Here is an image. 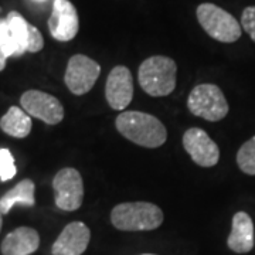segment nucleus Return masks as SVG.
Returning <instances> with one entry per match:
<instances>
[{"label": "nucleus", "instance_id": "nucleus-1", "mask_svg": "<svg viewBox=\"0 0 255 255\" xmlns=\"http://www.w3.org/2000/svg\"><path fill=\"white\" fill-rule=\"evenodd\" d=\"M118 132L143 147H159L167 139V130L159 119L139 111H125L115 121Z\"/></svg>", "mask_w": 255, "mask_h": 255}, {"label": "nucleus", "instance_id": "nucleus-2", "mask_svg": "<svg viewBox=\"0 0 255 255\" xmlns=\"http://www.w3.org/2000/svg\"><path fill=\"white\" fill-rule=\"evenodd\" d=\"M112 226L121 231H150L163 223V211L153 203H121L111 213Z\"/></svg>", "mask_w": 255, "mask_h": 255}, {"label": "nucleus", "instance_id": "nucleus-3", "mask_svg": "<svg viewBox=\"0 0 255 255\" xmlns=\"http://www.w3.org/2000/svg\"><path fill=\"white\" fill-rule=\"evenodd\" d=\"M177 65L172 58L153 55L140 64L137 81L140 88L150 97H167L176 88Z\"/></svg>", "mask_w": 255, "mask_h": 255}, {"label": "nucleus", "instance_id": "nucleus-4", "mask_svg": "<svg viewBox=\"0 0 255 255\" xmlns=\"http://www.w3.org/2000/svg\"><path fill=\"white\" fill-rule=\"evenodd\" d=\"M196 14L203 30L220 43H234L243 34L237 18L213 3L200 4Z\"/></svg>", "mask_w": 255, "mask_h": 255}, {"label": "nucleus", "instance_id": "nucleus-5", "mask_svg": "<svg viewBox=\"0 0 255 255\" xmlns=\"http://www.w3.org/2000/svg\"><path fill=\"white\" fill-rule=\"evenodd\" d=\"M187 108L194 117L209 122H219L227 117L228 102L217 85L200 84L191 90Z\"/></svg>", "mask_w": 255, "mask_h": 255}, {"label": "nucleus", "instance_id": "nucleus-6", "mask_svg": "<svg viewBox=\"0 0 255 255\" xmlns=\"http://www.w3.org/2000/svg\"><path fill=\"white\" fill-rule=\"evenodd\" d=\"M55 206L64 211H75L84 200V182L74 167H64L53 179Z\"/></svg>", "mask_w": 255, "mask_h": 255}, {"label": "nucleus", "instance_id": "nucleus-7", "mask_svg": "<svg viewBox=\"0 0 255 255\" xmlns=\"http://www.w3.org/2000/svg\"><path fill=\"white\" fill-rule=\"evenodd\" d=\"M101 73L100 64L84 54L70 58L64 75L65 85L74 95H84L92 90Z\"/></svg>", "mask_w": 255, "mask_h": 255}, {"label": "nucleus", "instance_id": "nucleus-8", "mask_svg": "<svg viewBox=\"0 0 255 255\" xmlns=\"http://www.w3.org/2000/svg\"><path fill=\"white\" fill-rule=\"evenodd\" d=\"M21 108L30 117L43 121L47 125H57L64 118V107L55 97L38 90H28L20 98Z\"/></svg>", "mask_w": 255, "mask_h": 255}, {"label": "nucleus", "instance_id": "nucleus-9", "mask_svg": "<svg viewBox=\"0 0 255 255\" xmlns=\"http://www.w3.org/2000/svg\"><path fill=\"white\" fill-rule=\"evenodd\" d=\"M183 146L193 162L201 167H213L219 163V146L200 128H190L184 132Z\"/></svg>", "mask_w": 255, "mask_h": 255}, {"label": "nucleus", "instance_id": "nucleus-10", "mask_svg": "<svg viewBox=\"0 0 255 255\" xmlns=\"http://www.w3.org/2000/svg\"><path fill=\"white\" fill-rule=\"evenodd\" d=\"M50 34L57 41H71L80 28L78 13L70 0H54L53 13L48 18Z\"/></svg>", "mask_w": 255, "mask_h": 255}, {"label": "nucleus", "instance_id": "nucleus-11", "mask_svg": "<svg viewBox=\"0 0 255 255\" xmlns=\"http://www.w3.org/2000/svg\"><path fill=\"white\" fill-rule=\"evenodd\" d=\"M105 97L115 111H124L130 104L133 98V78L129 68L124 65L112 68L105 85Z\"/></svg>", "mask_w": 255, "mask_h": 255}, {"label": "nucleus", "instance_id": "nucleus-12", "mask_svg": "<svg viewBox=\"0 0 255 255\" xmlns=\"http://www.w3.org/2000/svg\"><path fill=\"white\" fill-rule=\"evenodd\" d=\"M91 231L81 221H73L63 228L51 247L53 255H82L90 246Z\"/></svg>", "mask_w": 255, "mask_h": 255}, {"label": "nucleus", "instance_id": "nucleus-13", "mask_svg": "<svg viewBox=\"0 0 255 255\" xmlns=\"http://www.w3.org/2000/svg\"><path fill=\"white\" fill-rule=\"evenodd\" d=\"M227 246L237 254H247L254 248V223L246 211H238L234 214Z\"/></svg>", "mask_w": 255, "mask_h": 255}, {"label": "nucleus", "instance_id": "nucleus-14", "mask_svg": "<svg viewBox=\"0 0 255 255\" xmlns=\"http://www.w3.org/2000/svg\"><path fill=\"white\" fill-rule=\"evenodd\" d=\"M40 247V236L34 228L18 227L1 241V255H31Z\"/></svg>", "mask_w": 255, "mask_h": 255}, {"label": "nucleus", "instance_id": "nucleus-15", "mask_svg": "<svg viewBox=\"0 0 255 255\" xmlns=\"http://www.w3.org/2000/svg\"><path fill=\"white\" fill-rule=\"evenodd\" d=\"M34 191H36V186L33 180L30 179L21 180L0 199V213L7 214L16 204L33 207L36 204Z\"/></svg>", "mask_w": 255, "mask_h": 255}, {"label": "nucleus", "instance_id": "nucleus-16", "mask_svg": "<svg viewBox=\"0 0 255 255\" xmlns=\"http://www.w3.org/2000/svg\"><path fill=\"white\" fill-rule=\"evenodd\" d=\"M31 118L18 107H10L0 119V129L13 137H26L31 132Z\"/></svg>", "mask_w": 255, "mask_h": 255}, {"label": "nucleus", "instance_id": "nucleus-17", "mask_svg": "<svg viewBox=\"0 0 255 255\" xmlns=\"http://www.w3.org/2000/svg\"><path fill=\"white\" fill-rule=\"evenodd\" d=\"M10 30V38L13 44V55H23L27 53L30 24L17 11H10L6 18Z\"/></svg>", "mask_w": 255, "mask_h": 255}, {"label": "nucleus", "instance_id": "nucleus-18", "mask_svg": "<svg viewBox=\"0 0 255 255\" xmlns=\"http://www.w3.org/2000/svg\"><path fill=\"white\" fill-rule=\"evenodd\" d=\"M238 167L250 176H255V136L247 140L237 153Z\"/></svg>", "mask_w": 255, "mask_h": 255}, {"label": "nucleus", "instance_id": "nucleus-19", "mask_svg": "<svg viewBox=\"0 0 255 255\" xmlns=\"http://www.w3.org/2000/svg\"><path fill=\"white\" fill-rule=\"evenodd\" d=\"M16 164L14 157L9 149H0V180L7 182L16 176Z\"/></svg>", "mask_w": 255, "mask_h": 255}, {"label": "nucleus", "instance_id": "nucleus-20", "mask_svg": "<svg viewBox=\"0 0 255 255\" xmlns=\"http://www.w3.org/2000/svg\"><path fill=\"white\" fill-rule=\"evenodd\" d=\"M241 27L248 33L251 40L255 41V6H248L241 14Z\"/></svg>", "mask_w": 255, "mask_h": 255}, {"label": "nucleus", "instance_id": "nucleus-21", "mask_svg": "<svg viewBox=\"0 0 255 255\" xmlns=\"http://www.w3.org/2000/svg\"><path fill=\"white\" fill-rule=\"evenodd\" d=\"M44 47V40L41 33L38 31V28L30 24V34H28V44L27 51L28 53H38L41 48Z\"/></svg>", "mask_w": 255, "mask_h": 255}, {"label": "nucleus", "instance_id": "nucleus-22", "mask_svg": "<svg viewBox=\"0 0 255 255\" xmlns=\"http://www.w3.org/2000/svg\"><path fill=\"white\" fill-rule=\"evenodd\" d=\"M0 47L7 53L9 57H13V44L10 38L9 24L6 20H0Z\"/></svg>", "mask_w": 255, "mask_h": 255}, {"label": "nucleus", "instance_id": "nucleus-23", "mask_svg": "<svg viewBox=\"0 0 255 255\" xmlns=\"http://www.w3.org/2000/svg\"><path fill=\"white\" fill-rule=\"evenodd\" d=\"M7 58H9V55L7 53L0 47V71H3L4 70V67H6V61H7Z\"/></svg>", "mask_w": 255, "mask_h": 255}, {"label": "nucleus", "instance_id": "nucleus-24", "mask_svg": "<svg viewBox=\"0 0 255 255\" xmlns=\"http://www.w3.org/2000/svg\"><path fill=\"white\" fill-rule=\"evenodd\" d=\"M1 224H3V214L0 213V231H1Z\"/></svg>", "mask_w": 255, "mask_h": 255}, {"label": "nucleus", "instance_id": "nucleus-25", "mask_svg": "<svg viewBox=\"0 0 255 255\" xmlns=\"http://www.w3.org/2000/svg\"><path fill=\"white\" fill-rule=\"evenodd\" d=\"M142 255H155V254H142Z\"/></svg>", "mask_w": 255, "mask_h": 255}, {"label": "nucleus", "instance_id": "nucleus-26", "mask_svg": "<svg viewBox=\"0 0 255 255\" xmlns=\"http://www.w3.org/2000/svg\"><path fill=\"white\" fill-rule=\"evenodd\" d=\"M37 1H43V0H37Z\"/></svg>", "mask_w": 255, "mask_h": 255}]
</instances>
